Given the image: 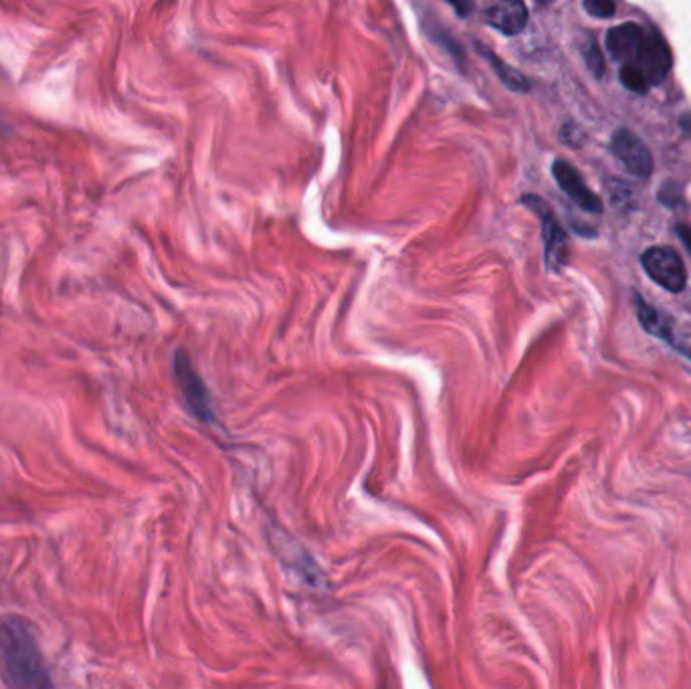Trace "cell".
<instances>
[{"label":"cell","instance_id":"cell-11","mask_svg":"<svg viewBox=\"0 0 691 689\" xmlns=\"http://www.w3.org/2000/svg\"><path fill=\"white\" fill-rule=\"evenodd\" d=\"M477 49H479V55L491 65V69L493 71H496V75L500 77V81L508 87V89H512V91H518V93H526V91H530V81H528V77L524 75V73H520L518 69H514V67H510L508 63H504L496 53H491L485 45H481V43H477Z\"/></svg>","mask_w":691,"mask_h":689},{"label":"cell","instance_id":"cell-12","mask_svg":"<svg viewBox=\"0 0 691 689\" xmlns=\"http://www.w3.org/2000/svg\"><path fill=\"white\" fill-rule=\"evenodd\" d=\"M582 57H584L588 71L597 79H601L605 73V59H603V53H601L599 43L595 39H588V43L582 47Z\"/></svg>","mask_w":691,"mask_h":689},{"label":"cell","instance_id":"cell-13","mask_svg":"<svg viewBox=\"0 0 691 689\" xmlns=\"http://www.w3.org/2000/svg\"><path fill=\"white\" fill-rule=\"evenodd\" d=\"M621 81H623V85L627 89H631L635 93H645L651 87L649 81L645 79V75L639 69L631 67V65H623L621 67Z\"/></svg>","mask_w":691,"mask_h":689},{"label":"cell","instance_id":"cell-8","mask_svg":"<svg viewBox=\"0 0 691 689\" xmlns=\"http://www.w3.org/2000/svg\"><path fill=\"white\" fill-rule=\"evenodd\" d=\"M552 174H554L560 190L568 194V199L576 207H580L586 213H595V215L603 213L601 199L584 184L582 176L574 170L572 164H568L566 160H556L552 166Z\"/></svg>","mask_w":691,"mask_h":689},{"label":"cell","instance_id":"cell-18","mask_svg":"<svg viewBox=\"0 0 691 689\" xmlns=\"http://www.w3.org/2000/svg\"><path fill=\"white\" fill-rule=\"evenodd\" d=\"M679 126H681V130L685 132V136L691 138V114H685V116L679 120Z\"/></svg>","mask_w":691,"mask_h":689},{"label":"cell","instance_id":"cell-10","mask_svg":"<svg viewBox=\"0 0 691 689\" xmlns=\"http://www.w3.org/2000/svg\"><path fill=\"white\" fill-rule=\"evenodd\" d=\"M637 316H639V322L641 326L651 334V336H657L661 338L663 342L671 344L675 350H679L681 354L689 356L691 358V352H687L685 346L679 344L675 332H673V324L669 318H665L659 310H655L653 306H649L643 298H637Z\"/></svg>","mask_w":691,"mask_h":689},{"label":"cell","instance_id":"cell-5","mask_svg":"<svg viewBox=\"0 0 691 689\" xmlns=\"http://www.w3.org/2000/svg\"><path fill=\"white\" fill-rule=\"evenodd\" d=\"M627 65L639 69L649 81V85H659L665 81V77L671 71V65H673L671 49L659 33H647L635 61Z\"/></svg>","mask_w":691,"mask_h":689},{"label":"cell","instance_id":"cell-19","mask_svg":"<svg viewBox=\"0 0 691 689\" xmlns=\"http://www.w3.org/2000/svg\"><path fill=\"white\" fill-rule=\"evenodd\" d=\"M552 3V0H538V5L540 7H546V5H550Z\"/></svg>","mask_w":691,"mask_h":689},{"label":"cell","instance_id":"cell-16","mask_svg":"<svg viewBox=\"0 0 691 689\" xmlns=\"http://www.w3.org/2000/svg\"><path fill=\"white\" fill-rule=\"evenodd\" d=\"M447 3H449V5L455 9V13L461 15V17H469V15L473 13V7H475L473 0H447Z\"/></svg>","mask_w":691,"mask_h":689},{"label":"cell","instance_id":"cell-9","mask_svg":"<svg viewBox=\"0 0 691 689\" xmlns=\"http://www.w3.org/2000/svg\"><path fill=\"white\" fill-rule=\"evenodd\" d=\"M645 35H647V31L635 23H625V25L611 29L607 35V47H609L613 59L621 61L623 65L633 63L643 41H645Z\"/></svg>","mask_w":691,"mask_h":689},{"label":"cell","instance_id":"cell-14","mask_svg":"<svg viewBox=\"0 0 691 689\" xmlns=\"http://www.w3.org/2000/svg\"><path fill=\"white\" fill-rule=\"evenodd\" d=\"M582 7L590 17L597 19H611L615 15L613 0H582Z\"/></svg>","mask_w":691,"mask_h":689},{"label":"cell","instance_id":"cell-3","mask_svg":"<svg viewBox=\"0 0 691 689\" xmlns=\"http://www.w3.org/2000/svg\"><path fill=\"white\" fill-rule=\"evenodd\" d=\"M645 273L663 289L679 293L687 285V269L679 253L671 247H651L641 255Z\"/></svg>","mask_w":691,"mask_h":689},{"label":"cell","instance_id":"cell-7","mask_svg":"<svg viewBox=\"0 0 691 689\" xmlns=\"http://www.w3.org/2000/svg\"><path fill=\"white\" fill-rule=\"evenodd\" d=\"M613 154L635 178H649L653 172V156L645 142L631 130H619L613 136Z\"/></svg>","mask_w":691,"mask_h":689},{"label":"cell","instance_id":"cell-15","mask_svg":"<svg viewBox=\"0 0 691 689\" xmlns=\"http://www.w3.org/2000/svg\"><path fill=\"white\" fill-rule=\"evenodd\" d=\"M659 201H661L663 205H667V207H675V205L679 203V194H677L675 186L667 184V186L659 192Z\"/></svg>","mask_w":691,"mask_h":689},{"label":"cell","instance_id":"cell-17","mask_svg":"<svg viewBox=\"0 0 691 689\" xmlns=\"http://www.w3.org/2000/svg\"><path fill=\"white\" fill-rule=\"evenodd\" d=\"M675 231H677V235H679V239L683 241V245L691 251V229L687 227V225H677L675 227Z\"/></svg>","mask_w":691,"mask_h":689},{"label":"cell","instance_id":"cell-2","mask_svg":"<svg viewBox=\"0 0 691 689\" xmlns=\"http://www.w3.org/2000/svg\"><path fill=\"white\" fill-rule=\"evenodd\" d=\"M174 376L188 413L201 423H215V407L209 390L184 350H178L174 354Z\"/></svg>","mask_w":691,"mask_h":689},{"label":"cell","instance_id":"cell-4","mask_svg":"<svg viewBox=\"0 0 691 689\" xmlns=\"http://www.w3.org/2000/svg\"><path fill=\"white\" fill-rule=\"evenodd\" d=\"M522 203L536 213L542 225L544 235V251H546V267L550 271H560V267L566 263V251H568V237L564 229L560 227L558 219L554 217L548 203H544L536 194H526Z\"/></svg>","mask_w":691,"mask_h":689},{"label":"cell","instance_id":"cell-1","mask_svg":"<svg viewBox=\"0 0 691 689\" xmlns=\"http://www.w3.org/2000/svg\"><path fill=\"white\" fill-rule=\"evenodd\" d=\"M0 677L11 687H51L31 627L19 617L0 621Z\"/></svg>","mask_w":691,"mask_h":689},{"label":"cell","instance_id":"cell-6","mask_svg":"<svg viewBox=\"0 0 691 689\" xmlns=\"http://www.w3.org/2000/svg\"><path fill=\"white\" fill-rule=\"evenodd\" d=\"M483 19L502 35L516 37L528 25V7L524 0H483Z\"/></svg>","mask_w":691,"mask_h":689}]
</instances>
